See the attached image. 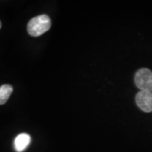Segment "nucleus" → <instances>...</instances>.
<instances>
[{"label":"nucleus","mask_w":152,"mask_h":152,"mask_svg":"<svg viewBox=\"0 0 152 152\" xmlns=\"http://www.w3.org/2000/svg\"><path fill=\"white\" fill-rule=\"evenodd\" d=\"M134 83L141 91L152 92V71L149 68L138 70L134 75Z\"/></svg>","instance_id":"2"},{"label":"nucleus","mask_w":152,"mask_h":152,"mask_svg":"<svg viewBox=\"0 0 152 152\" xmlns=\"http://www.w3.org/2000/svg\"><path fill=\"white\" fill-rule=\"evenodd\" d=\"M1 28V22L0 21V28Z\"/></svg>","instance_id":"6"},{"label":"nucleus","mask_w":152,"mask_h":152,"mask_svg":"<svg viewBox=\"0 0 152 152\" xmlns=\"http://www.w3.org/2000/svg\"><path fill=\"white\" fill-rule=\"evenodd\" d=\"M137 105L146 113L152 112V92L140 91L135 96Z\"/></svg>","instance_id":"3"},{"label":"nucleus","mask_w":152,"mask_h":152,"mask_svg":"<svg viewBox=\"0 0 152 152\" xmlns=\"http://www.w3.org/2000/svg\"><path fill=\"white\" fill-rule=\"evenodd\" d=\"M51 26V19L47 15H39L32 18L28 23L27 26L28 33L33 37H38L48 31L50 29Z\"/></svg>","instance_id":"1"},{"label":"nucleus","mask_w":152,"mask_h":152,"mask_svg":"<svg viewBox=\"0 0 152 152\" xmlns=\"http://www.w3.org/2000/svg\"><path fill=\"white\" fill-rule=\"evenodd\" d=\"M13 90L14 89L11 85H3L0 87V105H3L8 101Z\"/></svg>","instance_id":"5"},{"label":"nucleus","mask_w":152,"mask_h":152,"mask_svg":"<svg viewBox=\"0 0 152 152\" xmlns=\"http://www.w3.org/2000/svg\"><path fill=\"white\" fill-rule=\"evenodd\" d=\"M31 142V137L27 133L19 134L14 140V149L17 152H23Z\"/></svg>","instance_id":"4"}]
</instances>
